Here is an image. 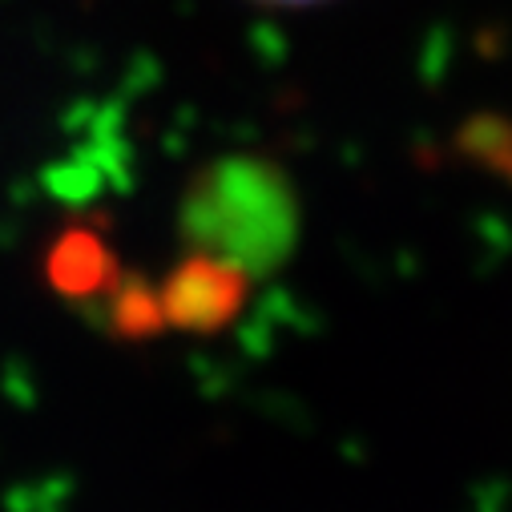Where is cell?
I'll return each instance as SVG.
<instances>
[{
	"label": "cell",
	"instance_id": "cell-1",
	"mask_svg": "<svg viewBox=\"0 0 512 512\" xmlns=\"http://www.w3.org/2000/svg\"><path fill=\"white\" fill-rule=\"evenodd\" d=\"M178 234L194 254L275 275L299 242V198L291 178L254 154H230L202 166L178 206Z\"/></svg>",
	"mask_w": 512,
	"mask_h": 512
},
{
	"label": "cell",
	"instance_id": "cell-2",
	"mask_svg": "<svg viewBox=\"0 0 512 512\" xmlns=\"http://www.w3.org/2000/svg\"><path fill=\"white\" fill-rule=\"evenodd\" d=\"M246 279L238 267L218 263L210 254H190L178 263L158 291L166 327L190 331V335H214L222 331L246 303Z\"/></svg>",
	"mask_w": 512,
	"mask_h": 512
},
{
	"label": "cell",
	"instance_id": "cell-3",
	"mask_svg": "<svg viewBox=\"0 0 512 512\" xmlns=\"http://www.w3.org/2000/svg\"><path fill=\"white\" fill-rule=\"evenodd\" d=\"M45 279L65 299H93L117 283V259L93 226H65L45 254Z\"/></svg>",
	"mask_w": 512,
	"mask_h": 512
},
{
	"label": "cell",
	"instance_id": "cell-4",
	"mask_svg": "<svg viewBox=\"0 0 512 512\" xmlns=\"http://www.w3.org/2000/svg\"><path fill=\"white\" fill-rule=\"evenodd\" d=\"M109 331L130 343L158 339L166 331L162 299L146 283V275H117V283L109 287Z\"/></svg>",
	"mask_w": 512,
	"mask_h": 512
},
{
	"label": "cell",
	"instance_id": "cell-5",
	"mask_svg": "<svg viewBox=\"0 0 512 512\" xmlns=\"http://www.w3.org/2000/svg\"><path fill=\"white\" fill-rule=\"evenodd\" d=\"M460 150L472 162L512 178V125L508 121H500V117H472L460 130Z\"/></svg>",
	"mask_w": 512,
	"mask_h": 512
},
{
	"label": "cell",
	"instance_id": "cell-6",
	"mask_svg": "<svg viewBox=\"0 0 512 512\" xmlns=\"http://www.w3.org/2000/svg\"><path fill=\"white\" fill-rule=\"evenodd\" d=\"M49 186H53V194H61V198H69V202H81L85 194H93L97 174H93L85 162H65V166L49 170Z\"/></svg>",
	"mask_w": 512,
	"mask_h": 512
},
{
	"label": "cell",
	"instance_id": "cell-7",
	"mask_svg": "<svg viewBox=\"0 0 512 512\" xmlns=\"http://www.w3.org/2000/svg\"><path fill=\"white\" fill-rule=\"evenodd\" d=\"M271 5H315V0H271Z\"/></svg>",
	"mask_w": 512,
	"mask_h": 512
}]
</instances>
